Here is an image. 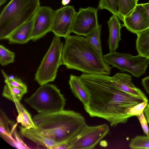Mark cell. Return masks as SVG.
<instances>
[{
  "mask_svg": "<svg viewBox=\"0 0 149 149\" xmlns=\"http://www.w3.org/2000/svg\"><path fill=\"white\" fill-rule=\"evenodd\" d=\"M79 78L89 95L86 111L91 117L107 120L112 127L127 123L132 117L129 110L145 102L117 88L108 75L83 73Z\"/></svg>",
  "mask_w": 149,
  "mask_h": 149,
  "instance_id": "6da1fadb",
  "label": "cell"
},
{
  "mask_svg": "<svg viewBox=\"0 0 149 149\" xmlns=\"http://www.w3.org/2000/svg\"><path fill=\"white\" fill-rule=\"evenodd\" d=\"M62 59L63 64L68 69L89 74H111V67L100 57L86 38L80 35L65 38Z\"/></svg>",
  "mask_w": 149,
  "mask_h": 149,
  "instance_id": "7a4b0ae2",
  "label": "cell"
},
{
  "mask_svg": "<svg viewBox=\"0 0 149 149\" xmlns=\"http://www.w3.org/2000/svg\"><path fill=\"white\" fill-rule=\"evenodd\" d=\"M33 119L36 129L58 145L69 141L86 124L80 113L64 109L52 113H39Z\"/></svg>",
  "mask_w": 149,
  "mask_h": 149,
  "instance_id": "3957f363",
  "label": "cell"
},
{
  "mask_svg": "<svg viewBox=\"0 0 149 149\" xmlns=\"http://www.w3.org/2000/svg\"><path fill=\"white\" fill-rule=\"evenodd\" d=\"M40 7V0H11L0 14V39H6L17 28L32 19Z\"/></svg>",
  "mask_w": 149,
  "mask_h": 149,
  "instance_id": "277c9868",
  "label": "cell"
},
{
  "mask_svg": "<svg viewBox=\"0 0 149 149\" xmlns=\"http://www.w3.org/2000/svg\"><path fill=\"white\" fill-rule=\"evenodd\" d=\"M24 101L39 113H49L63 110L66 100L56 86L47 83Z\"/></svg>",
  "mask_w": 149,
  "mask_h": 149,
  "instance_id": "5b68a950",
  "label": "cell"
},
{
  "mask_svg": "<svg viewBox=\"0 0 149 149\" xmlns=\"http://www.w3.org/2000/svg\"><path fill=\"white\" fill-rule=\"evenodd\" d=\"M63 47L60 37L55 36L35 75V80L40 85L54 80L59 67L63 64Z\"/></svg>",
  "mask_w": 149,
  "mask_h": 149,
  "instance_id": "8992f818",
  "label": "cell"
},
{
  "mask_svg": "<svg viewBox=\"0 0 149 149\" xmlns=\"http://www.w3.org/2000/svg\"><path fill=\"white\" fill-rule=\"evenodd\" d=\"M103 59L107 65L116 67L122 72H130L138 78L145 74L149 63V59L139 55L134 56L116 52L103 55Z\"/></svg>",
  "mask_w": 149,
  "mask_h": 149,
  "instance_id": "52a82bcc",
  "label": "cell"
},
{
  "mask_svg": "<svg viewBox=\"0 0 149 149\" xmlns=\"http://www.w3.org/2000/svg\"><path fill=\"white\" fill-rule=\"evenodd\" d=\"M109 131V126L104 124L94 126L86 124L74 137L66 142L68 149H92Z\"/></svg>",
  "mask_w": 149,
  "mask_h": 149,
  "instance_id": "ba28073f",
  "label": "cell"
},
{
  "mask_svg": "<svg viewBox=\"0 0 149 149\" xmlns=\"http://www.w3.org/2000/svg\"><path fill=\"white\" fill-rule=\"evenodd\" d=\"M76 13L69 5L54 11L51 31L55 36L65 38L70 35Z\"/></svg>",
  "mask_w": 149,
  "mask_h": 149,
  "instance_id": "9c48e42d",
  "label": "cell"
},
{
  "mask_svg": "<svg viewBox=\"0 0 149 149\" xmlns=\"http://www.w3.org/2000/svg\"><path fill=\"white\" fill-rule=\"evenodd\" d=\"M98 9L92 7L80 8L79 12L76 13L72 32L86 36L94 29L99 25Z\"/></svg>",
  "mask_w": 149,
  "mask_h": 149,
  "instance_id": "30bf717a",
  "label": "cell"
},
{
  "mask_svg": "<svg viewBox=\"0 0 149 149\" xmlns=\"http://www.w3.org/2000/svg\"><path fill=\"white\" fill-rule=\"evenodd\" d=\"M54 12L49 7H40L33 17L31 40L36 41L51 31Z\"/></svg>",
  "mask_w": 149,
  "mask_h": 149,
  "instance_id": "8fae6325",
  "label": "cell"
},
{
  "mask_svg": "<svg viewBox=\"0 0 149 149\" xmlns=\"http://www.w3.org/2000/svg\"><path fill=\"white\" fill-rule=\"evenodd\" d=\"M122 26L136 34L149 28V18L146 10L142 4H137L135 8L125 17Z\"/></svg>",
  "mask_w": 149,
  "mask_h": 149,
  "instance_id": "7c38bea8",
  "label": "cell"
},
{
  "mask_svg": "<svg viewBox=\"0 0 149 149\" xmlns=\"http://www.w3.org/2000/svg\"><path fill=\"white\" fill-rule=\"evenodd\" d=\"M111 78L113 84L117 88L130 95L141 98L144 101L148 102L146 95L133 84L131 76L129 74L117 73L111 77Z\"/></svg>",
  "mask_w": 149,
  "mask_h": 149,
  "instance_id": "4fadbf2b",
  "label": "cell"
},
{
  "mask_svg": "<svg viewBox=\"0 0 149 149\" xmlns=\"http://www.w3.org/2000/svg\"><path fill=\"white\" fill-rule=\"evenodd\" d=\"M33 18L17 28L6 38L10 44H24L31 40Z\"/></svg>",
  "mask_w": 149,
  "mask_h": 149,
  "instance_id": "5bb4252c",
  "label": "cell"
},
{
  "mask_svg": "<svg viewBox=\"0 0 149 149\" xmlns=\"http://www.w3.org/2000/svg\"><path fill=\"white\" fill-rule=\"evenodd\" d=\"M118 17L113 14L107 22L109 33L107 44L110 52H116L118 47L119 42L121 40L120 30L122 26Z\"/></svg>",
  "mask_w": 149,
  "mask_h": 149,
  "instance_id": "9a60e30c",
  "label": "cell"
},
{
  "mask_svg": "<svg viewBox=\"0 0 149 149\" xmlns=\"http://www.w3.org/2000/svg\"><path fill=\"white\" fill-rule=\"evenodd\" d=\"M21 134L38 145L47 149H55L58 144L38 131L36 129L19 127Z\"/></svg>",
  "mask_w": 149,
  "mask_h": 149,
  "instance_id": "2e32d148",
  "label": "cell"
},
{
  "mask_svg": "<svg viewBox=\"0 0 149 149\" xmlns=\"http://www.w3.org/2000/svg\"><path fill=\"white\" fill-rule=\"evenodd\" d=\"M69 83L74 95L82 102L84 107L87 106L89 102V95L79 79V77L71 74Z\"/></svg>",
  "mask_w": 149,
  "mask_h": 149,
  "instance_id": "e0dca14e",
  "label": "cell"
},
{
  "mask_svg": "<svg viewBox=\"0 0 149 149\" xmlns=\"http://www.w3.org/2000/svg\"><path fill=\"white\" fill-rule=\"evenodd\" d=\"M136 35V49L138 55L149 59V28Z\"/></svg>",
  "mask_w": 149,
  "mask_h": 149,
  "instance_id": "ac0fdd59",
  "label": "cell"
},
{
  "mask_svg": "<svg viewBox=\"0 0 149 149\" xmlns=\"http://www.w3.org/2000/svg\"><path fill=\"white\" fill-rule=\"evenodd\" d=\"M18 115L17 120L20 123L22 126L26 129H36L31 114L20 102L15 103Z\"/></svg>",
  "mask_w": 149,
  "mask_h": 149,
  "instance_id": "d6986e66",
  "label": "cell"
},
{
  "mask_svg": "<svg viewBox=\"0 0 149 149\" xmlns=\"http://www.w3.org/2000/svg\"><path fill=\"white\" fill-rule=\"evenodd\" d=\"M101 29V25L99 24L94 29L86 36V38L100 57L103 59L100 41Z\"/></svg>",
  "mask_w": 149,
  "mask_h": 149,
  "instance_id": "ffe728a7",
  "label": "cell"
},
{
  "mask_svg": "<svg viewBox=\"0 0 149 149\" xmlns=\"http://www.w3.org/2000/svg\"><path fill=\"white\" fill-rule=\"evenodd\" d=\"M27 91L15 87L8 85L4 86L2 92V95L14 103L20 102L23 96Z\"/></svg>",
  "mask_w": 149,
  "mask_h": 149,
  "instance_id": "44dd1931",
  "label": "cell"
},
{
  "mask_svg": "<svg viewBox=\"0 0 149 149\" xmlns=\"http://www.w3.org/2000/svg\"><path fill=\"white\" fill-rule=\"evenodd\" d=\"M137 2L136 0H117L118 10L120 14L124 18L135 8Z\"/></svg>",
  "mask_w": 149,
  "mask_h": 149,
  "instance_id": "7402d4cb",
  "label": "cell"
},
{
  "mask_svg": "<svg viewBox=\"0 0 149 149\" xmlns=\"http://www.w3.org/2000/svg\"><path fill=\"white\" fill-rule=\"evenodd\" d=\"M117 0H100L98 8L106 9L112 14L117 16L120 20L123 21L124 18L119 13L117 9Z\"/></svg>",
  "mask_w": 149,
  "mask_h": 149,
  "instance_id": "603a6c76",
  "label": "cell"
},
{
  "mask_svg": "<svg viewBox=\"0 0 149 149\" xmlns=\"http://www.w3.org/2000/svg\"><path fill=\"white\" fill-rule=\"evenodd\" d=\"M129 147L132 149H149V136H137L131 141Z\"/></svg>",
  "mask_w": 149,
  "mask_h": 149,
  "instance_id": "cb8c5ba5",
  "label": "cell"
},
{
  "mask_svg": "<svg viewBox=\"0 0 149 149\" xmlns=\"http://www.w3.org/2000/svg\"><path fill=\"white\" fill-rule=\"evenodd\" d=\"M15 57L14 52L2 45H0V63L2 66L7 65L14 62Z\"/></svg>",
  "mask_w": 149,
  "mask_h": 149,
  "instance_id": "d4e9b609",
  "label": "cell"
},
{
  "mask_svg": "<svg viewBox=\"0 0 149 149\" xmlns=\"http://www.w3.org/2000/svg\"><path fill=\"white\" fill-rule=\"evenodd\" d=\"M1 72L6 84L27 91L26 86L21 79L12 76H8L2 70H1Z\"/></svg>",
  "mask_w": 149,
  "mask_h": 149,
  "instance_id": "484cf974",
  "label": "cell"
},
{
  "mask_svg": "<svg viewBox=\"0 0 149 149\" xmlns=\"http://www.w3.org/2000/svg\"><path fill=\"white\" fill-rule=\"evenodd\" d=\"M148 104V102H143L134 107L128 112V114L132 117L136 116L143 112L144 109Z\"/></svg>",
  "mask_w": 149,
  "mask_h": 149,
  "instance_id": "4316f807",
  "label": "cell"
},
{
  "mask_svg": "<svg viewBox=\"0 0 149 149\" xmlns=\"http://www.w3.org/2000/svg\"><path fill=\"white\" fill-rule=\"evenodd\" d=\"M137 117L141 124L144 133L148 136H149V129L147 122L146 119L143 112L136 116Z\"/></svg>",
  "mask_w": 149,
  "mask_h": 149,
  "instance_id": "83f0119b",
  "label": "cell"
},
{
  "mask_svg": "<svg viewBox=\"0 0 149 149\" xmlns=\"http://www.w3.org/2000/svg\"><path fill=\"white\" fill-rule=\"evenodd\" d=\"M141 81V83L144 89L149 95V75L143 79Z\"/></svg>",
  "mask_w": 149,
  "mask_h": 149,
  "instance_id": "f1b7e54d",
  "label": "cell"
},
{
  "mask_svg": "<svg viewBox=\"0 0 149 149\" xmlns=\"http://www.w3.org/2000/svg\"><path fill=\"white\" fill-rule=\"evenodd\" d=\"M143 112L147 122L149 124V103L147 104Z\"/></svg>",
  "mask_w": 149,
  "mask_h": 149,
  "instance_id": "f546056e",
  "label": "cell"
},
{
  "mask_svg": "<svg viewBox=\"0 0 149 149\" xmlns=\"http://www.w3.org/2000/svg\"><path fill=\"white\" fill-rule=\"evenodd\" d=\"M142 4L147 10L149 18V3H142Z\"/></svg>",
  "mask_w": 149,
  "mask_h": 149,
  "instance_id": "4dcf8cb0",
  "label": "cell"
},
{
  "mask_svg": "<svg viewBox=\"0 0 149 149\" xmlns=\"http://www.w3.org/2000/svg\"><path fill=\"white\" fill-rule=\"evenodd\" d=\"M70 1L71 0H62L61 3L63 5L66 6L68 4Z\"/></svg>",
  "mask_w": 149,
  "mask_h": 149,
  "instance_id": "1f68e13d",
  "label": "cell"
},
{
  "mask_svg": "<svg viewBox=\"0 0 149 149\" xmlns=\"http://www.w3.org/2000/svg\"><path fill=\"white\" fill-rule=\"evenodd\" d=\"M7 0H0V6L4 4L6 2Z\"/></svg>",
  "mask_w": 149,
  "mask_h": 149,
  "instance_id": "d6a6232c",
  "label": "cell"
},
{
  "mask_svg": "<svg viewBox=\"0 0 149 149\" xmlns=\"http://www.w3.org/2000/svg\"><path fill=\"white\" fill-rule=\"evenodd\" d=\"M137 1L139 0H136Z\"/></svg>",
  "mask_w": 149,
  "mask_h": 149,
  "instance_id": "836d02e7",
  "label": "cell"
}]
</instances>
